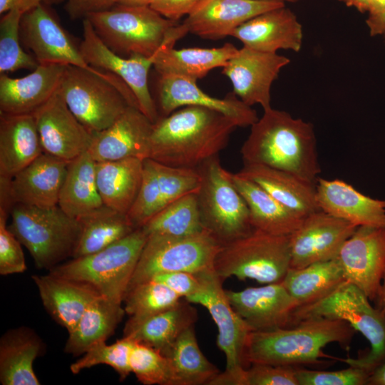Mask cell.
<instances>
[{
  "instance_id": "obj_34",
  "label": "cell",
  "mask_w": 385,
  "mask_h": 385,
  "mask_svg": "<svg viewBox=\"0 0 385 385\" xmlns=\"http://www.w3.org/2000/svg\"><path fill=\"white\" fill-rule=\"evenodd\" d=\"M143 160L128 158L96 162V183L103 204L127 214L140 188Z\"/></svg>"
},
{
  "instance_id": "obj_22",
  "label": "cell",
  "mask_w": 385,
  "mask_h": 385,
  "mask_svg": "<svg viewBox=\"0 0 385 385\" xmlns=\"http://www.w3.org/2000/svg\"><path fill=\"white\" fill-rule=\"evenodd\" d=\"M284 6L277 0H202L183 24L188 33L217 40L252 18Z\"/></svg>"
},
{
  "instance_id": "obj_29",
  "label": "cell",
  "mask_w": 385,
  "mask_h": 385,
  "mask_svg": "<svg viewBox=\"0 0 385 385\" xmlns=\"http://www.w3.org/2000/svg\"><path fill=\"white\" fill-rule=\"evenodd\" d=\"M43 153L33 113H0V177L11 178Z\"/></svg>"
},
{
  "instance_id": "obj_2",
  "label": "cell",
  "mask_w": 385,
  "mask_h": 385,
  "mask_svg": "<svg viewBox=\"0 0 385 385\" xmlns=\"http://www.w3.org/2000/svg\"><path fill=\"white\" fill-rule=\"evenodd\" d=\"M240 153L244 163L282 170L314 184L321 172L313 125L272 108L251 125Z\"/></svg>"
},
{
  "instance_id": "obj_42",
  "label": "cell",
  "mask_w": 385,
  "mask_h": 385,
  "mask_svg": "<svg viewBox=\"0 0 385 385\" xmlns=\"http://www.w3.org/2000/svg\"><path fill=\"white\" fill-rule=\"evenodd\" d=\"M23 13L10 11L0 21V73L19 69L34 70L39 65L34 56L20 46V24Z\"/></svg>"
},
{
  "instance_id": "obj_15",
  "label": "cell",
  "mask_w": 385,
  "mask_h": 385,
  "mask_svg": "<svg viewBox=\"0 0 385 385\" xmlns=\"http://www.w3.org/2000/svg\"><path fill=\"white\" fill-rule=\"evenodd\" d=\"M289 58L277 53L257 51L243 46L222 68L233 87V93L245 104L271 107L270 89Z\"/></svg>"
},
{
  "instance_id": "obj_26",
  "label": "cell",
  "mask_w": 385,
  "mask_h": 385,
  "mask_svg": "<svg viewBox=\"0 0 385 385\" xmlns=\"http://www.w3.org/2000/svg\"><path fill=\"white\" fill-rule=\"evenodd\" d=\"M67 65L39 64L21 78L0 76V113H33L58 90Z\"/></svg>"
},
{
  "instance_id": "obj_57",
  "label": "cell",
  "mask_w": 385,
  "mask_h": 385,
  "mask_svg": "<svg viewBox=\"0 0 385 385\" xmlns=\"http://www.w3.org/2000/svg\"><path fill=\"white\" fill-rule=\"evenodd\" d=\"M374 302L375 304L374 307L385 314V274L382 279L380 292Z\"/></svg>"
},
{
  "instance_id": "obj_12",
  "label": "cell",
  "mask_w": 385,
  "mask_h": 385,
  "mask_svg": "<svg viewBox=\"0 0 385 385\" xmlns=\"http://www.w3.org/2000/svg\"><path fill=\"white\" fill-rule=\"evenodd\" d=\"M221 245L205 230L184 237L150 235L128 288L162 273L188 272L195 274L213 268L215 256Z\"/></svg>"
},
{
  "instance_id": "obj_10",
  "label": "cell",
  "mask_w": 385,
  "mask_h": 385,
  "mask_svg": "<svg viewBox=\"0 0 385 385\" xmlns=\"http://www.w3.org/2000/svg\"><path fill=\"white\" fill-rule=\"evenodd\" d=\"M195 274L200 280V288L185 299L207 309L217 327V346L226 359L225 370L209 385H244L245 350L252 330L232 308L222 288L223 280L213 268Z\"/></svg>"
},
{
  "instance_id": "obj_44",
  "label": "cell",
  "mask_w": 385,
  "mask_h": 385,
  "mask_svg": "<svg viewBox=\"0 0 385 385\" xmlns=\"http://www.w3.org/2000/svg\"><path fill=\"white\" fill-rule=\"evenodd\" d=\"M164 207L153 160L146 158L140 190L126 215L133 226L140 228Z\"/></svg>"
},
{
  "instance_id": "obj_24",
  "label": "cell",
  "mask_w": 385,
  "mask_h": 385,
  "mask_svg": "<svg viewBox=\"0 0 385 385\" xmlns=\"http://www.w3.org/2000/svg\"><path fill=\"white\" fill-rule=\"evenodd\" d=\"M69 161L43 153L9 180L14 204L36 207L58 205Z\"/></svg>"
},
{
  "instance_id": "obj_37",
  "label": "cell",
  "mask_w": 385,
  "mask_h": 385,
  "mask_svg": "<svg viewBox=\"0 0 385 385\" xmlns=\"http://www.w3.org/2000/svg\"><path fill=\"white\" fill-rule=\"evenodd\" d=\"M165 356L170 369V385H209L220 372L201 351L194 325L179 336Z\"/></svg>"
},
{
  "instance_id": "obj_5",
  "label": "cell",
  "mask_w": 385,
  "mask_h": 385,
  "mask_svg": "<svg viewBox=\"0 0 385 385\" xmlns=\"http://www.w3.org/2000/svg\"><path fill=\"white\" fill-rule=\"evenodd\" d=\"M86 19L102 41L123 57H152L167 42L188 33L183 24L165 18L150 6L116 4Z\"/></svg>"
},
{
  "instance_id": "obj_19",
  "label": "cell",
  "mask_w": 385,
  "mask_h": 385,
  "mask_svg": "<svg viewBox=\"0 0 385 385\" xmlns=\"http://www.w3.org/2000/svg\"><path fill=\"white\" fill-rule=\"evenodd\" d=\"M235 311L252 331H269L294 326L293 313L299 307L282 282L225 290Z\"/></svg>"
},
{
  "instance_id": "obj_50",
  "label": "cell",
  "mask_w": 385,
  "mask_h": 385,
  "mask_svg": "<svg viewBox=\"0 0 385 385\" xmlns=\"http://www.w3.org/2000/svg\"><path fill=\"white\" fill-rule=\"evenodd\" d=\"M150 279L163 284L184 299L195 294L200 286L197 275L188 272L162 273L154 276Z\"/></svg>"
},
{
  "instance_id": "obj_7",
  "label": "cell",
  "mask_w": 385,
  "mask_h": 385,
  "mask_svg": "<svg viewBox=\"0 0 385 385\" xmlns=\"http://www.w3.org/2000/svg\"><path fill=\"white\" fill-rule=\"evenodd\" d=\"M8 226L26 247L38 269L51 270L73 256L78 242L81 223L58 205L36 207L16 203Z\"/></svg>"
},
{
  "instance_id": "obj_18",
  "label": "cell",
  "mask_w": 385,
  "mask_h": 385,
  "mask_svg": "<svg viewBox=\"0 0 385 385\" xmlns=\"http://www.w3.org/2000/svg\"><path fill=\"white\" fill-rule=\"evenodd\" d=\"M20 38L38 64L90 68L77 47L53 15L41 4L23 14Z\"/></svg>"
},
{
  "instance_id": "obj_41",
  "label": "cell",
  "mask_w": 385,
  "mask_h": 385,
  "mask_svg": "<svg viewBox=\"0 0 385 385\" xmlns=\"http://www.w3.org/2000/svg\"><path fill=\"white\" fill-rule=\"evenodd\" d=\"M181 297L167 286L153 279L130 287L123 298L130 317L142 318L176 305Z\"/></svg>"
},
{
  "instance_id": "obj_9",
  "label": "cell",
  "mask_w": 385,
  "mask_h": 385,
  "mask_svg": "<svg viewBox=\"0 0 385 385\" xmlns=\"http://www.w3.org/2000/svg\"><path fill=\"white\" fill-rule=\"evenodd\" d=\"M290 262L289 235H275L253 228L221 245L213 269L222 280L235 277L265 284L281 282Z\"/></svg>"
},
{
  "instance_id": "obj_48",
  "label": "cell",
  "mask_w": 385,
  "mask_h": 385,
  "mask_svg": "<svg viewBox=\"0 0 385 385\" xmlns=\"http://www.w3.org/2000/svg\"><path fill=\"white\" fill-rule=\"evenodd\" d=\"M10 212L0 210V274L22 273L26 270L21 243L6 225Z\"/></svg>"
},
{
  "instance_id": "obj_6",
  "label": "cell",
  "mask_w": 385,
  "mask_h": 385,
  "mask_svg": "<svg viewBox=\"0 0 385 385\" xmlns=\"http://www.w3.org/2000/svg\"><path fill=\"white\" fill-rule=\"evenodd\" d=\"M366 295L353 283L344 281L322 299L298 307L293 313L294 326L309 317L346 322L361 333L371 345L369 352L344 361L371 373L385 362V314L369 303Z\"/></svg>"
},
{
  "instance_id": "obj_61",
  "label": "cell",
  "mask_w": 385,
  "mask_h": 385,
  "mask_svg": "<svg viewBox=\"0 0 385 385\" xmlns=\"http://www.w3.org/2000/svg\"><path fill=\"white\" fill-rule=\"evenodd\" d=\"M52 1H54V0H52Z\"/></svg>"
},
{
  "instance_id": "obj_20",
  "label": "cell",
  "mask_w": 385,
  "mask_h": 385,
  "mask_svg": "<svg viewBox=\"0 0 385 385\" xmlns=\"http://www.w3.org/2000/svg\"><path fill=\"white\" fill-rule=\"evenodd\" d=\"M196 82L175 75H158L157 108L160 117L170 115L179 107L196 106L224 114L238 127L251 126L259 119L256 111L233 92L224 98H214L203 92Z\"/></svg>"
},
{
  "instance_id": "obj_59",
  "label": "cell",
  "mask_w": 385,
  "mask_h": 385,
  "mask_svg": "<svg viewBox=\"0 0 385 385\" xmlns=\"http://www.w3.org/2000/svg\"><path fill=\"white\" fill-rule=\"evenodd\" d=\"M277 1H282V2H284V1H289V2H296V1H299V0H277Z\"/></svg>"
},
{
  "instance_id": "obj_21",
  "label": "cell",
  "mask_w": 385,
  "mask_h": 385,
  "mask_svg": "<svg viewBox=\"0 0 385 385\" xmlns=\"http://www.w3.org/2000/svg\"><path fill=\"white\" fill-rule=\"evenodd\" d=\"M153 123L138 108L129 106L108 128L92 133L88 149L96 162L150 158Z\"/></svg>"
},
{
  "instance_id": "obj_40",
  "label": "cell",
  "mask_w": 385,
  "mask_h": 385,
  "mask_svg": "<svg viewBox=\"0 0 385 385\" xmlns=\"http://www.w3.org/2000/svg\"><path fill=\"white\" fill-rule=\"evenodd\" d=\"M141 228L148 235L184 237L205 230L197 193L185 195L168 204Z\"/></svg>"
},
{
  "instance_id": "obj_43",
  "label": "cell",
  "mask_w": 385,
  "mask_h": 385,
  "mask_svg": "<svg viewBox=\"0 0 385 385\" xmlns=\"http://www.w3.org/2000/svg\"><path fill=\"white\" fill-rule=\"evenodd\" d=\"M134 341L123 337L112 344L100 342L90 347L83 356L71 364L70 369L73 374L92 366L105 364L112 367L124 380L131 373L130 355Z\"/></svg>"
},
{
  "instance_id": "obj_55",
  "label": "cell",
  "mask_w": 385,
  "mask_h": 385,
  "mask_svg": "<svg viewBox=\"0 0 385 385\" xmlns=\"http://www.w3.org/2000/svg\"><path fill=\"white\" fill-rule=\"evenodd\" d=\"M369 385H385V362L377 366L369 375Z\"/></svg>"
},
{
  "instance_id": "obj_36",
  "label": "cell",
  "mask_w": 385,
  "mask_h": 385,
  "mask_svg": "<svg viewBox=\"0 0 385 385\" xmlns=\"http://www.w3.org/2000/svg\"><path fill=\"white\" fill-rule=\"evenodd\" d=\"M231 179L250 211L254 229L275 235H290L302 219L287 210L257 183L230 173Z\"/></svg>"
},
{
  "instance_id": "obj_31",
  "label": "cell",
  "mask_w": 385,
  "mask_h": 385,
  "mask_svg": "<svg viewBox=\"0 0 385 385\" xmlns=\"http://www.w3.org/2000/svg\"><path fill=\"white\" fill-rule=\"evenodd\" d=\"M176 41L167 42L155 54L153 67L158 75H175L197 81L211 70L223 68L238 50L230 43L218 48L175 49Z\"/></svg>"
},
{
  "instance_id": "obj_1",
  "label": "cell",
  "mask_w": 385,
  "mask_h": 385,
  "mask_svg": "<svg viewBox=\"0 0 385 385\" xmlns=\"http://www.w3.org/2000/svg\"><path fill=\"white\" fill-rule=\"evenodd\" d=\"M237 127L218 111L185 106L153 123L150 158L170 166L197 168L218 155Z\"/></svg>"
},
{
  "instance_id": "obj_14",
  "label": "cell",
  "mask_w": 385,
  "mask_h": 385,
  "mask_svg": "<svg viewBox=\"0 0 385 385\" xmlns=\"http://www.w3.org/2000/svg\"><path fill=\"white\" fill-rule=\"evenodd\" d=\"M346 281L374 301L385 274V229L358 226L337 257Z\"/></svg>"
},
{
  "instance_id": "obj_52",
  "label": "cell",
  "mask_w": 385,
  "mask_h": 385,
  "mask_svg": "<svg viewBox=\"0 0 385 385\" xmlns=\"http://www.w3.org/2000/svg\"><path fill=\"white\" fill-rule=\"evenodd\" d=\"M65 9L73 19H86L88 15L108 10L116 4V0H66Z\"/></svg>"
},
{
  "instance_id": "obj_17",
  "label": "cell",
  "mask_w": 385,
  "mask_h": 385,
  "mask_svg": "<svg viewBox=\"0 0 385 385\" xmlns=\"http://www.w3.org/2000/svg\"><path fill=\"white\" fill-rule=\"evenodd\" d=\"M33 114L44 153L70 161L88 150L92 133L73 114L58 90Z\"/></svg>"
},
{
  "instance_id": "obj_35",
  "label": "cell",
  "mask_w": 385,
  "mask_h": 385,
  "mask_svg": "<svg viewBox=\"0 0 385 385\" xmlns=\"http://www.w3.org/2000/svg\"><path fill=\"white\" fill-rule=\"evenodd\" d=\"M125 313L122 302L98 296L86 307L76 327L68 333L65 351L79 356L95 344L106 342L114 333Z\"/></svg>"
},
{
  "instance_id": "obj_54",
  "label": "cell",
  "mask_w": 385,
  "mask_h": 385,
  "mask_svg": "<svg viewBox=\"0 0 385 385\" xmlns=\"http://www.w3.org/2000/svg\"><path fill=\"white\" fill-rule=\"evenodd\" d=\"M42 0H0V13L17 10L23 14L41 4Z\"/></svg>"
},
{
  "instance_id": "obj_25",
  "label": "cell",
  "mask_w": 385,
  "mask_h": 385,
  "mask_svg": "<svg viewBox=\"0 0 385 385\" xmlns=\"http://www.w3.org/2000/svg\"><path fill=\"white\" fill-rule=\"evenodd\" d=\"M316 197L321 210L356 227L385 229V200L366 196L341 180L317 179Z\"/></svg>"
},
{
  "instance_id": "obj_32",
  "label": "cell",
  "mask_w": 385,
  "mask_h": 385,
  "mask_svg": "<svg viewBox=\"0 0 385 385\" xmlns=\"http://www.w3.org/2000/svg\"><path fill=\"white\" fill-rule=\"evenodd\" d=\"M43 343L29 327L7 331L0 339V382L3 385H38L33 364Z\"/></svg>"
},
{
  "instance_id": "obj_47",
  "label": "cell",
  "mask_w": 385,
  "mask_h": 385,
  "mask_svg": "<svg viewBox=\"0 0 385 385\" xmlns=\"http://www.w3.org/2000/svg\"><path fill=\"white\" fill-rule=\"evenodd\" d=\"M299 385H366L370 373L350 366L338 371H315L295 368Z\"/></svg>"
},
{
  "instance_id": "obj_11",
  "label": "cell",
  "mask_w": 385,
  "mask_h": 385,
  "mask_svg": "<svg viewBox=\"0 0 385 385\" xmlns=\"http://www.w3.org/2000/svg\"><path fill=\"white\" fill-rule=\"evenodd\" d=\"M197 170L201 185L197 197L204 229L221 245L249 233L253 229L249 208L219 155L206 160Z\"/></svg>"
},
{
  "instance_id": "obj_38",
  "label": "cell",
  "mask_w": 385,
  "mask_h": 385,
  "mask_svg": "<svg viewBox=\"0 0 385 385\" xmlns=\"http://www.w3.org/2000/svg\"><path fill=\"white\" fill-rule=\"evenodd\" d=\"M345 280L338 258L299 269L289 268L281 282L299 306L325 297Z\"/></svg>"
},
{
  "instance_id": "obj_56",
  "label": "cell",
  "mask_w": 385,
  "mask_h": 385,
  "mask_svg": "<svg viewBox=\"0 0 385 385\" xmlns=\"http://www.w3.org/2000/svg\"><path fill=\"white\" fill-rule=\"evenodd\" d=\"M344 3L347 6L354 7L361 13L367 12L369 0H338Z\"/></svg>"
},
{
  "instance_id": "obj_13",
  "label": "cell",
  "mask_w": 385,
  "mask_h": 385,
  "mask_svg": "<svg viewBox=\"0 0 385 385\" xmlns=\"http://www.w3.org/2000/svg\"><path fill=\"white\" fill-rule=\"evenodd\" d=\"M79 49L88 65L110 72L127 84L136 98L140 111L153 123L158 120L156 103L148 87V73L153 66L155 55L123 57L116 54L102 41L86 18L83 19V39Z\"/></svg>"
},
{
  "instance_id": "obj_33",
  "label": "cell",
  "mask_w": 385,
  "mask_h": 385,
  "mask_svg": "<svg viewBox=\"0 0 385 385\" xmlns=\"http://www.w3.org/2000/svg\"><path fill=\"white\" fill-rule=\"evenodd\" d=\"M58 205L77 219L105 205L96 183V162L88 150L68 162Z\"/></svg>"
},
{
  "instance_id": "obj_39",
  "label": "cell",
  "mask_w": 385,
  "mask_h": 385,
  "mask_svg": "<svg viewBox=\"0 0 385 385\" xmlns=\"http://www.w3.org/2000/svg\"><path fill=\"white\" fill-rule=\"evenodd\" d=\"M78 220L81 232L72 258L100 251L137 229L126 214L106 205Z\"/></svg>"
},
{
  "instance_id": "obj_28",
  "label": "cell",
  "mask_w": 385,
  "mask_h": 385,
  "mask_svg": "<svg viewBox=\"0 0 385 385\" xmlns=\"http://www.w3.org/2000/svg\"><path fill=\"white\" fill-rule=\"evenodd\" d=\"M42 301L51 317L68 332L76 327L90 303L101 294L88 284L53 274L33 275Z\"/></svg>"
},
{
  "instance_id": "obj_51",
  "label": "cell",
  "mask_w": 385,
  "mask_h": 385,
  "mask_svg": "<svg viewBox=\"0 0 385 385\" xmlns=\"http://www.w3.org/2000/svg\"><path fill=\"white\" fill-rule=\"evenodd\" d=\"M202 0H152L150 6L165 18L177 21L189 15Z\"/></svg>"
},
{
  "instance_id": "obj_53",
  "label": "cell",
  "mask_w": 385,
  "mask_h": 385,
  "mask_svg": "<svg viewBox=\"0 0 385 385\" xmlns=\"http://www.w3.org/2000/svg\"><path fill=\"white\" fill-rule=\"evenodd\" d=\"M366 21L371 36L385 35V0H369Z\"/></svg>"
},
{
  "instance_id": "obj_58",
  "label": "cell",
  "mask_w": 385,
  "mask_h": 385,
  "mask_svg": "<svg viewBox=\"0 0 385 385\" xmlns=\"http://www.w3.org/2000/svg\"><path fill=\"white\" fill-rule=\"evenodd\" d=\"M152 0H116V4L126 6H150Z\"/></svg>"
},
{
  "instance_id": "obj_8",
  "label": "cell",
  "mask_w": 385,
  "mask_h": 385,
  "mask_svg": "<svg viewBox=\"0 0 385 385\" xmlns=\"http://www.w3.org/2000/svg\"><path fill=\"white\" fill-rule=\"evenodd\" d=\"M147 239L145 231L137 228L107 247L59 264L49 272L88 284L101 295L123 302Z\"/></svg>"
},
{
  "instance_id": "obj_3",
  "label": "cell",
  "mask_w": 385,
  "mask_h": 385,
  "mask_svg": "<svg viewBox=\"0 0 385 385\" xmlns=\"http://www.w3.org/2000/svg\"><path fill=\"white\" fill-rule=\"evenodd\" d=\"M354 329L346 322L309 317L296 325L269 331H252L245 350L246 364L292 366L325 364L322 351L328 344L349 346Z\"/></svg>"
},
{
  "instance_id": "obj_4",
  "label": "cell",
  "mask_w": 385,
  "mask_h": 385,
  "mask_svg": "<svg viewBox=\"0 0 385 385\" xmlns=\"http://www.w3.org/2000/svg\"><path fill=\"white\" fill-rule=\"evenodd\" d=\"M58 90L91 133L111 126L129 106L139 109L135 96L120 78L93 66H66Z\"/></svg>"
},
{
  "instance_id": "obj_60",
  "label": "cell",
  "mask_w": 385,
  "mask_h": 385,
  "mask_svg": "<svg viewBox=\"0 0 385 385\" xmlns=\"http://www.w3.org/2000/svg\"><path fill=\"white\" fill-rule=\"evenodd\" d=\"M384 37V41H385V35L383 36Z\"/></svg>"
},
{
  "instance_id": "obj_23",
  "label": "cell",
  "mask_w": 385,
  "mask_h": 385,
  "mask_svg": "<svg viewBox=\"0 0 385 385\" xmlns=\"http://www.w3.org/2000/svg\"><path fill=\"white\" fill-rule=\"evenodd\" d=\"M243 46L269 53L279 49L298 52L302 47V26L285 6L265 11L243 23L231 34Z\"/></svg>"
},
{
  "instance_id": "obj_46",
  "label": "cell",
  "mask_w": 385,
  "mask_h": 385,
  "mask_svg": "<svg viewBox=\"0 0 385 385\" xmlns=\"http://www.w3.org/2000/svg\"><path fill=\"white\" fill-rule=\"evenodd\" d=\"M165 207L191 193H197L201 185L197 168L173 167L153 160Z\"/></svg>"
},
{
  "instance_id": "obj_27",
  "label": "cell",
  "mask_w": 385,
  "mask_h": 385,
  "mask_svg": "<svg viewBox=\"0 0 385 385\" xmlns=\"http://www.w3.org/2000/svg\"><path fill=\"white\" fill-rule=\"evenodd\" d=\"M237 174L259 185L300 219L321 210L316 197V184L290 173L263 165L244 163Z\"/></svg>"
},
{
  "instance_id": "obj_45",
  "label": "cell",
  "mask_w": 385,
  "mask_h": 385,
  "mask_svg": "<svg viewBox=\"0 0 385 385\" xmlns=\"http://www.w3.org/2000/svg\"><path fill=\"white\" fill-rule=\"evenodd\" d=\"M130 366L137 379L145 385H170V369L168 358L160 351L134 341Z\"/></svg>"
},
{
  "instance_id": "obj_16",
  "label": "cell",
  "mask_w": 385,
  "mask_h": 385,
  "mask_svg": "<svg viewBox=\"0 0 385 385\" xmlns=\"http://www.w3.org/2000/svg\"><path fill=\"white\" fill-rule=\"evenodd\" d=\"M356 227L322 210L307 216L289 235L290 268H303L337 258Z\"/></svg>"
},
{
  "instance_id": "obj_49",
  "label": "cell",
  "mask_w": 385,
  "mask_h": 385,
  "mask_svg": "<svg viewBox=\"0 0 385 385\" xmlns=\"http://www.w3.org/2000/svg\"><path fill=\"white\" fill-rule=\"evenodd\" d=\"M244 385H299L295 367L252 364L245 369Z\"/></svg>"
},
{
  "instance_id": "obj_30",
  "label": "cell",
  "mask_w": 385,
  "mask_h": 385,
  "mask_svg": "<svg viewBox=\"0 0 385 385\" xmlns=\"http://www.w3.org/2000/svg\"><path fill=\"white\" fill-rule=\"evenodd\" d=\"M197 319V310L186 301L142 318L130 317L125 324L123 337L147 344L166 355L179 337Z\"/></svg>"
}]
</instances>
